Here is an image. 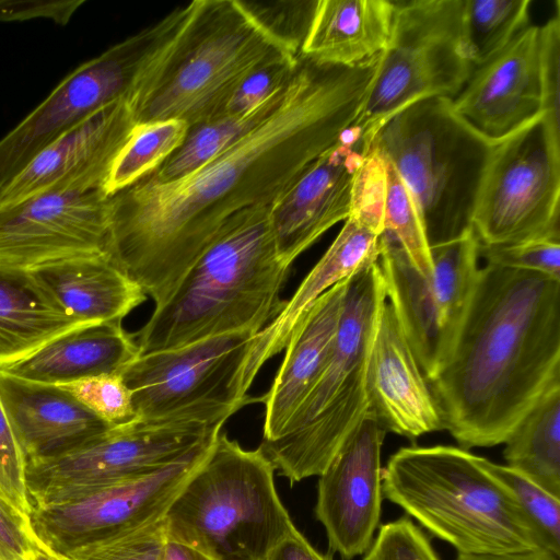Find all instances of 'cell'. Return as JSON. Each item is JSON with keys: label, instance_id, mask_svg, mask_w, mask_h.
Here are the masks:
<instances>
[{"label": "cell", "instance_id": "obj_1", "mask_svg": "<svg viewBox=\"0 0 560 560\" xmlns=\"http://www.w3.org/2000/svg\"><path fill=\"white\" fill-rule=\"evenodd\" d=\"M376 59L357 67L300 55L278 108L195 172L110 196V256L155 306L235 213L271 206L336 145L362 108Z\"/></svg>", "mask_w": 560, "mask_h": 560}, {"label": "cell", "instance_id": "obj_2", "mask_svg": "<svg viewBox=\"0 0 560 560\" xmlns=\"http://www.w3.org/2000/svg\"><path fill=\"white\" fill-rule=\"evenodd\" d=\"M462 448L503 444L560 383V280L486 264L445 365L428 382Z\"/></svg>", "mask_w": 560, "mask_h": 560}, {"label": "cell", "instance_id": "obj_3", "mask_svg": "<svg viewBox=\"0 0 560 560\" xmlns=\"http://www.w3.org/2000/svg\"><path fill=\"white\" fill-rule=\"evenodd\" d=\"M270 207L244 209L221 226L133 335L140 354L232 331L259 332L278 315L290 266L277 255Z\"/></svg>", "mask_w": 560, "mask_h": 560}, {"label": "cell", "instance_id": "obj_4", "mask_svg": "<svg viewBox=\"0 0 560 560\" xmlns=\"http://www.w3.org/2000/svg\"><path fill=\"white\" fill-rule=\"evenodd\" d=\"M383 497L462 555L542 549L510 491L481 457L451 445L406 446L382 468Z\"/></svg>", "mask_w": 560, "mask_h": 560}, {"label": "cell", "instance_id": "obj_5", "mask_svg": "<svg viewBox=\"0 0 560 560\" xmlns=\"http://www.w3.org/2000/svg\"><path fill=\"white\" fill-rule=\"evenodd\" d=\"M260 447L222 430L164 514L166 537L211 560H265L294 528Z\"/></svg>", "mask_w": 560, "mask_h": 560}, {"label": "cell", "instance_id": "obj_6", "mask_svg": "<svg viewBox=\"0 0 560 560\" xmlns=\"http://www.w3.org/2000/svg\"><path fill=\"white\" fill-rule=\"evenodd\" d=\"M189 7L175 39L131 102L137 122L177 119L192 126L212 118L247 72L291 54L240 0H195Z\"/></svg>", "mask_w": 560, "mask_h": 560}, {"label": "cell", "instance_id": "obj_7", "mask_svg": "<svg viewBox=\"0 0 560 560\" xmlns=\"http://www.w3.org/2000/svg\"><path fill=\"white\" fill-rule=\"evenodd\" d=\"M386 301L378 260L350 278L331 355L280 434L260 448L291 483L319 476L366 419V365Z\"/></svg>", "mask_w": 560, "mask_h": 560}, {"label": "cell", "instance_id": "obj_8", "mask_svg": "<svg viewBox=\"0 0 560 560\" xmlns=\"http://www.w3.org/2000/svg\"><path fill=\"white\" fill-rule=\"evenodd\" d=\"M492 143L456 114L452 100L430 97L392 115L370 145L392 163L411 190L432 247L472 229Z\"/></svg>", "mask_w": 560, "mask_h": 560}, {"label": "cell", "instance_id": "obj_9", "mask_svg": "<svg viewBox=\"0 0 560 560\" xmlns=\"http://www.w3.org/2000/svg\"><path fill=\"white\" fill-rule=\"evenodd\" d=\"M189 13L178 7L67 74L0 139V191L42 150L100 108L130 104L156 68Z\"/></svg>", "mask_w": 560, "mask_h": 560}, {"label": "cell", "instance_id": "obj_10", "mask_svg": "<svg viewBox=\"0 0 560 560\" xmlns=\"http://www.w3.org/2000/svg\"><path fill=\"white\" fill-rule=\"evenodd\" d=\"M392 33L378 55L353 125L370 145L382 124L420 100H454L474 67L462 47L464 0L394 1Z\"/></svg>", "mask_w": 560, "mask_h": 560}, {"label": "cell", "instance_id": "obj_11", "mask_svg": "<svg viewBox=\"0 0 560 560\" xmlns=\"http://www.w3.org/2000/svg\"><path fill=\"white\" fill-rule=\"evenodd\" d=\"M240 330L139 354L119 373L139 420H195L223 425L244 406L256 335Z\"/></svg>", "mask_w": 560, "mask_h": 560}, {"label": "cell", "instance_id": "obj_12", "mask_svg": "<svg viewBox=\"0 0 560 560\" xmlns=\"http://www.w3.org/2000/svg\"><path fill=\"white\" fill-rule=\"evenodd\" d=\"M472 229L481 246L560 240V124L546 112L492 143Z\"/></svg>", "mask_w": 560, "mask_h": 560}, {"label": "cell", "instance_id": "obj_13", "mask_svg": "<svg viewBox=\"0 0 560 560\" xmlns=\"http://www.w3.org/2000/svg\"><path fill=\"white\" fill-rule=\"evenodd\" d=\"M433 271L423 277L388 233L381 237L378 265L386 300L431 381L453 351L478 275L479 241L474 229L431 247Z\"/></svg>", "mask_w": 560, "mask_h": 560}, {"label": "cell", "instance_id": "obj_14", "mask_svg": "<svg viewBox=\"0 0 560 560\" xmlns=\"http://www.w3.org/2000/svg\"><path fill=\"white\" fill-rule=\"evenodd\" d=\"M222 428L195 420L138 419L63 455L26 462L31 509L161 470L211 443Z\"/></svg>", "mask_w": 560, "mask_h": 560}, {"label": "cell", "instance_id": "obj_15", "mask_svg": "<svg viewBox=\"0 0 560 560\" xmlns=\"http://www.w3.org/2000/svg\"><path fill=\"white\" fill-rule=\"evenodd\" d=\"M213 441L155 472L33 506L28 516L33 535L40 546L66 559L85 547L160 521Z\"/></svg>", "mask_w": 560, "mask_h": 560}, {"label": "cell", "instance_id": "obj_16", "mask_svg": "<svg viewBox=\"0 0 560 560\" xmlns=\"http://www.w3.org/2000/svg\"><path fill=\"white\" fill-rule=\"evenodd\" d=\"M110 197L104 189L39 194L0 207V262L24 268L110 254Z\"/></svg>", "mask_w": 560, "mask_h": 560}, {"label": "cell", "instance_id": "obj_17", "mask_svg": "<svg viewBox=\"0 0 560 560\" xmlns=\"http://www.w3.org/2000/svg\"><path fill=\"white\" fill-rule=\"evenodd\" d=\"M386 431L365 419L318 476L315 516L342 560L366 552L380 525L381 450Z\"/></svg>", "mask_w": 560, "mask_h": 560}, {"label": "cell", "instance_id": "obj_18", "mask_svg": "<svg viewBox=\"0 0 560 560\" xmlns=\"http://www.w3.org/2000/svg\"><path fill=\"white\" fill-rule=\"evenodd\" d=\"M136 124L129 100L100 108L47 145L12 178L0 191V207L50 191L104 189Z\"/></svg>", "mask_w": 560, "mask_h": 560}, {"label": "cell", "instance_id": "obj_19", "mask_svg": "<svg viewBox=\"0 0 560 560\" xmlns=\"http://www.w3.org/2000/svg\"><path fill=\"white\" fill-rule=\"evenodd\" d=\"M368 144L355 127L311 164L271 205L270 225L287 266L350 213L355 174Z\"/></svg>", "mask_w": 560, "mask_h": 560}, {"label": "cell", "instance_id": "obj_20", "mask_svg": "<svg viewBox=\"0 0 560 560\" xmlns=\"http://www.w3.org/2000/svg\"><path fill=\"white\" fill-rule=\"evenodd\" d=\"M540 25L530 24L504 49L474 68L452 100L456 114L495 142L542 112Z\"/></svg>", "mask_w": 560, "mask_h": 560}, {"label": "cell", "instance_id": "obj_21", "mask_svg": "<svg viewBox=\"0 0 560 560\" xmlns=\"http://www.w3.org/2000/svg\"><path fill=\"white\" fill-rule=\"evenodd\" d=\"M366 419L409 440L443 430L422 374L393 306H381L366 365Z\"/></svg>", "mask_w": 560, "mask_h": 560}, {"label": "cell", "instance_id": "obj_22", "mask_svg": "<svg viewBox=\"0 0 560 560\" xmlns=\"http://www.w3.org/2000/svg\"><path fill=\"white\" fill-rule=\"evenodd\" d=\"M0 398L25 462L63 455L114 428L59 385L0 372Z\"/></svg>", "mask_w": 560, "mask_h": 560}, {"label": "cell", "instance_id": "obj_23", "mask_svg": "<svg viewBox=\"0 0 560 560\" xmlns=\"http://www.w3.org/2000/svg\"><path fill=\"white\" fill-rule=\"evenodd\" d=\"M350 278L312 305L290 339L265 405L262 441L276 439L324 371L334 349Z\"/></svg>", "mask_w": 560, "mask_h": 560}, {"label": "cell", "instance_id": "obj_24", "mask_svg": "<svg viewBox=\"0 0 560 560\" xmlns=\"http://www.w3.org/2000/svg\"><path fill=\"white\" fill-rule=\"evenodd\" d=\"M336 238L306 275L278 315L257 335L247 362L253 384L262 365L287 348L312 305L335 284L376 262L381 237L352 218H347Z\"/></svg>", "mask_w": 560, "mask_h": 560}, {"label": "cell", "instance_id": "obj_25", "mask_svg": "<svg viewBox=\"0 0 560 560\" xmlns=\"http://www.w3.org/2000/svg\"><path fill=\"white\" fill-rule=\"evenodd\" d=\"M28 269L56 303L82 325L121 322L148 298L107 253L68 257Z\"/></svg>", "mask_w": 560, "mask_h": 560}, {"label": "cell", "instance_id": "obj_26", "mask_svg": "<svg viewBox=\"0 0 560 560\" xmlns=\"http://www.w3.org/2000/svg\"><path fill=\"white\" fill-rule=\"evenodd\" d=\"M140 354L133 335L120 320L84 325L66 331L0 372L47 385H63L120 372Z\"/></svg>", "mask_w": 560, "mask_h": 560}, {"label": "cell", "instance_id": "obj_27", "mask_svg": "<svg viewBox=\"0 0 560 560\" xmlns=\"http://www.w3.org/2000/svg\"><path fill=\"white\" fill-rule=\"evenodd\" d=\"M394 1L318 0L300 55L322 63L357 67L386 47Z\"/></svg>", "mask_w": 560, "mask_h": 560}, {"label": "cell", "instance_id": "obj_28", "mask_svg": "<svg viewBox=\"0 0 560 560\" xmlns=\"http://www.w3.org/2000/svg\"><path fill=\"white\" fill-rule=\"evenodd\" d=\"M80 326L28 268L0 262V366Z\"/></svg>", "mask_w": 560, "mask_h": 560}, {"label": "cell", "instance_id": "obj_29", "mask_svg": "<svg viewBox=\"0 0 560 560\" xmlns=\"http://www.w3.org/2000/svg\"><path fill=\"white\" fill-rule=\"evenodd\" d=\"M503 444L506 466L560 498V383L546 390Z\"/></svg>", "mask_w": 560, "mask_h": 560}, {"label": "cell", "instance_id": "obj_30", "mask_svg": "<svg viewBox=\"0 0 560 560\" xmlns=\"http://www.w3.org/2000/svg\"><path fill=\"white\" fill-rule=\"evenodd\" d=\"M287 88L248 113L219 115L189 126L182 144L142 179L164 184L206 165L270 116L281 104Z\"/></svg>", "mask_w": 560, "mask_h": 560}, {"label": "cell", "instance_id": "obj_31", "mask_svg": "<svg viewBox=\"0 0 560 560\" xmlns=\"http://www.w3.org/2000/svg\"><path fill=\"white\" fill-rule=\"evenodd\" d=\"M530 0H464L462 47L477 68L530 25Z\"/></svg>", "mask_w": 560, "mask_h": 560}, {"label": "cell", "instance_id": "obj_32", "mask_svg": "<svg viewBox=\"0 0 560 560\" xmlns=\"http://www.w3.org/2000/svg\"><path fill=\"white\" fill-rule=\"evenodd\" d=\"M188 127L177 119L137 122L114 161L105 194L114 196L154 172L182 144Z\"/></svg>", "mask_w": 560, "mask_h": 560}, {"label": "cell", "instance_id": "obj_33", "mask_svg": "<svg viewBox=\"0 0 560 560\" xmlns=\"http://www.w3.org/2000/svg\"><path fill=\"white\" fill-rule=\"evenodd\" d=\"M386 166L384 229L399 244L413 267L423 277H428L433 271V260L420 208L411 190L388 160Z\"/></svg>", "mask_w": 560, "mask_h": 560}, {"label": "cell", "instance_id": "obj_34", "mask_svg": "<svg viewBox=\"0 0 560 560\" xmlns=\"http://www.w3.org/2000/svg\"><path fill=\"white\" fill-rule=\"evenodd\" d=\"M482 466L514 497L541 547L560 557V498L512 469L481 457Z\"/></svg>", "mask_w": 560, "mask_h": 560}, {"label": "cell", "instance_id": "obj_35", "mask_svg": "<svg viewBox=\"0 0 560 560\" xmlns=\"http://www.w3.org/2000/svg\"><path fill=\"white\" fill-rule=\"evenodd\" d=\"M240 1L269 36L289 52L300 55L318 0Z\"/></svg>", "mask_w": 560, "mask_h": 560}, {"label": "cell", "instance_id": "obj_36", "mask_svg": "<svg viewBox=\"0 0 560 560\" xmlns=\"http://www.w3.org/2000/svg\"><path fill=\"white\" fill-rule=\"evenodd\" d=\"M299 58L284 52L256 66L241 79L217 116L248 113L280 92L294 74Z\"/></svg>", "mask_w": 560, "mask_h": 560}, {"label": "cell", "instance_id": "obj_37", "mask_svg": "<svg viewBox=\"0 0 560 560\" xmlns=\"http://www.w3.org/2000/svg\"><path fill=\"white\" fill-rule=\"evenodd\" d=\"M59 386L113 427L138 420L131 393L119 372L85 377Z\"/></svg>", "mask_w": 560, "mask_h": 560}, {"label": "cell", "instance_id": "obj_38", "mask_svg": "<svg viewBox=\"0 0 560 560\" xmlns=\"http://www.w3.org/2000/svg\"><path fill=\"white\" fill-rule=\"evenodd\" d=\"M386 188V160L373 145H369L353 180L348 218L382 235L385 232Z\"/></svg>", "mask_w": 560, "mask_h": 560}, {"label": "cell", "instance_id": "obj_39", "mask_svg": "<svg viewBox=\"0 0 560 560\" xmlns=\"http://www.w3.org/2000/svg\"><path fill=\"white\" fill-rule=\"evenodd\" d=\"M167 540L164 520L70 555L66 560H160Z\"/></svg>", "mask_w": 560, "mask_h": 560}, {"label": "cell", "instance_id": "obj_40", "mask_svg": "<svg viewBox=\"0 0 560 560\" xmlns=\"http://www.w3.org/2000/svg\"><path fill=\"white\" fill-rule=\"evenodd\" d=\"M362 560H441L429 537L407 515L387 522Z\"/></svg>", "mask_w": 560, "mask_h": 560}, {"label": "cell", "instance_id": "obj_41", "mask_svg": "<svg viewBox=\"0 0 560 560\" xmlns=\"http://www.w3.org/2000/svg\"><path fill=\"white\" fill-rule=\"evenodd\" d=\"M487 264L532 271L560 280V240L539 238L509 245L481 246Z\"/></svg>", "mask_w": 560, "mask_h": 560}, {"label": "cell", "instance_id": "obj_42", "mask_svg": "<svg viewBox=\"0 0 560 560\" xmlns=\"http://www.w3.org/2000/svg\"><path fill=\"white\" fill-rule=\"evenodd\" d=\"M26 462L0 398V497L28 518L31 503L25 485Z\"/></svg>", "mask_w": 560, "mask_h": 560}, {"label": "cell", "instance_id": "obj_43", "mask_svg": "<svg viewBox=\"0 0 560 560\" xmlns=\"http://www.w3.org/2000/svg\"><path fill=\"white\" fill-rule=\"evenodd\" d=\"M540 79L542 112L559 122L560 96V2L556 1L555 13L540 25Z\"/></svg>", "mask_w": 560, "mask_h": 560}, {"label": "cell", "instance_id": "obj_44", "mask_svg": "<svg viewBox=\"0 0 560 560\" xmlns=\"http://www.w3.org/2000/svg\"><path fill=\"white\" fill-rule=\"evenodd\" d=\"M38 544L30 520L0 497V560H26Z\"/></svg>", "mask_w": 560, "mask_h": 560}, {"label": "cell", "instance_id": "obj_45", "mask_svg": "<svg viewBox=\"0 0 560 560\" xmlns=\"http://www.w3.org/2000/svg\"><path fill=\"white\" fill-rule=\"evenodd\" d=\"M84 0H0V21L49 19L66 25Z\"/></svg>", "mask_w": 560, "mask_h": 560}, {"label": "cell", "instance_id": "obj_46", "mask_svg": "<svg viewBox=\"0 0 560 560\" xmlns=\"http://www.w3.org/2000/svg\"><path fill=\"white\" fill-rule=\"evenodd\" d=\"M265 560H331L319 552L296 527L285 536Z\"/></svg>", "mask_w": 560, "mask_h": 560}, {"label": "cell", "instance_id": "obj_47", "mask_svg": "<svg viewBox=\"0 0 560 560\" xmlns=\"http://www.w3.org/2000/svg\"><path fill=\"white\" fill-rule=\"evenodd\" d=\"M560 557L544 550L534 549L520 552L500 555H462L457 553L455 560H559Z\"/></svg>", "mask_w": 560, "mask_h": 560}, {"label": "cell", "instance_id": "obj_48", "mask_svg": "<svg viewBox=\"0 0 560 560\" xmlns=\"http://www.w3.org/2000/svg\"><path fill=\"white\" fill-rule=\"evenodd\" d=\"M160 560H211L201 552L167 539Z\"/></svg>", "mask_w": 560, "mask_h": 560}, {"label": "cell", "instance_id": "obj_49", "mask_svg": "<svg viewBox=\"0 0 560 560\" xmlns=\"http://www.w3.org/2000/svg\"><path fill=\"white\" fill-rule=\"evenodd\" d=\"M26 560H66L50 552L40 544L36 545L28 553Z\"/></svg>", "mask_w": 560, "mask_h": 560}, {"label": "cell", "instance_id": "obj_50", "mask_svg": "<svg viewBox=\"0 0 560 560\" xmlns=\"http://www.w3.org/2000/svg\"><path fill=\"white\" fill-rule=\"evenodd\" d=\"M3 499V498H2ZM9 503V502H8Z\"/></svg>", "mask_w": 560, "mask_h": 560}]
</instances>
